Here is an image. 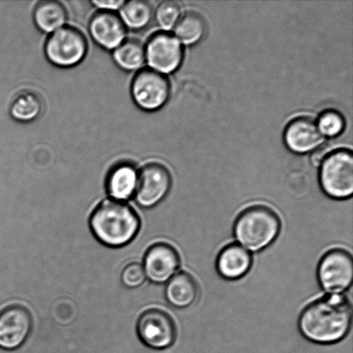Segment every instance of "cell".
Segmentation results:
<instances>
[{
  "mask_svg": "<svg viewBox=\"0 0 353 353\" xmlns=\"http://www.w3.org/2000/svg\"><path fill=\"white\" fill-rule=\"evenodd\" d=\"M328 152H330V148L327 145L318 147L317 150L314 152L312 157H311V161L314 165L319 167L323 164L325 159L327 157Z\"/></svg>",
  "mask_w": 353,
  "mask_h": 353,
  "instance_id": "cell-27",
  "label": "cell"
},
{
  "mask_svg": "<svg viewBox=\"0 0 353 353\" xmlns=\"http://www.w3.org/2000/svg\"><path fill=\"white\" fill-rule=\"evenodd\" d=\"M153 16V7L150 2L144 0H131L124 3L121 8L120 17L124 26L134 30L148 26Z\"/></svg>",
  "mask_w": 353,
  "mask_h": 353,
  "instance_id": "cell-21",
  "label": "cell"
},
{
  "mask_svg": "<svg viewBox=\"0 0 353 353\" xmlns=\"http://www.w3.org/2000/svg\"><path fill=\"white\" fill-rule=\"evenodd\" d=\"M320 183L331 199L345 200L353 193V155L351 151L337 150L327 155L321 164Z\"/></svg>",
  "mask_w": 353,
  "mask_h": 353,
  "instance_id": "cell-4",
  "label": "cell"
},
{
  "mask_svg": "<svg viewBox=\"0 0 353 353\" xmlns=\"http://www.w3.org/2000/svg\"><path fill=\"white\" fill-rule=\"evenodd\" d=\"M352 306L343 295H331L311 303L301 313L300 333L319 345L338 343L351 330Z\"/></svg>",
  "mask_w": 353,
  "mask_h": 353,
  "instance_id": "cell-1",
  "label": "cell"
},
{
  "mask_svg": "<svg viewBox=\"0 0 353 353\" xmlns=\"http://www.w3.org/2000/svg\"><path fill=\"white\" fill-rule=\"evenodd\" d=\"M131 94L141 109L154 112L168 102L170 84L167 77L153 69L141 70L131 85Z\"/></svg>",
  "mask_w": 353,
  "mask_h": 353,
  "instance_id": "cell-8",
  "label": "cell"
},
{
  "mask_svg": "<svg viewBox=\"0 0 353 353\" xmlns=\"http://www.w3.org/2000/svg\"><path fill=\"white\" fill-rule=\"evenodd\" d=\"M321 288L332 295H341L351 288L353 259L344 249H332L321 259L317 268Z\"/></svg>",
  "mask_w": 353,
  "mask_h": 353,
  "instance_id": "cell-6",
  "label": "cell"
},
{
  "mask_svg": "<svg viewBox=\"0 0 353 353\" xmlns=\"http://www.w3.org/2000/svg\"><path fill=\"white\" fill-rule=\"evenodd\" d=\"M90 228L100 243L117 248L130 244L139 233L141 219L125 202L103 200L92 211Z\"/></svg>",
  "mask_w": 353,
  "mask_h": 353,
  "instance_id": "cell-2",
  "label": "cell"
},
{
  "mask_svg": "<svg viewBox=\"0 0 353 353\" xmlns=\"http://www.w3.org/2000/svg\"><path fill=\"white\" fill-rule=\"evenodd\" d=\"M137 331L141 343L154 350L171 347L176 341L174 321L160 309L144 311L137 321Z\"/></svg>",
  "mask_w": 353,
  "mask_h": 353,
  "instance_id": "cell-7",
  "label": "cell"
},
{
  "mask_svg": "<svg viewBox=\"0 0 353 353\" xmlns=\"http://www.w3.org/2000/svg\"><path fill=\"white\" fill-rule=\"evenodd\" d=\"M113 59L123 70H138L146 61L144 45L137 39L124 40L114 50Z\"/></svg>",
  "mask_w": 353,
  "mask_h": 353,
  "instance_id": "cell-19",
  "label": "cell"
},
{
  "mask_svg": "<svg viewBox=\"0 0 353 353\" xmlns=\"http://www.w3.org/2000/svg\"><path fill=\"white\" fill-rule=\"evenodd\" d=\"M172 176L168 169L160 163L145 165L138 174L134 201L144 209L158 205L168 195Z\"/></svg>",
  "mask_w": 353,
  "mask_h": 353,
  "instance_id": "cell-9",
  "label": "cell"
},
{
  "mask_svg": "<svg viewBox=\"0 0 353 353\" xmlns=\"http://www.w3.org/2000/svg\"><path fill=\"white\" fill-rule=\"evenodd\" d=\"M199 289L195 279L189 273L182 272L169 280L165 287V299L176 309H187L196 303Z\"/></svg>",
  "mask_w": 353,
  "mask_h": 353,
  "instance_id": "cell-17",
  "label": "cell"
},
{
  "mask_svg": "<svg viewBox=\"0 0 353 353\" xmlns=\"http://www.w3.org/2000/svg\"><path fill=\"white\" fill-rule=\"evenodd\" d=\"M138 174L134 165L123 163L112 169L106 179V190L112 199L125 202L136 193Z\"/></svg>",
  "mask_w": 353,
  "mask_h": 353,
  "instance_id": "cell-16",
  "label": "cell"
},
{
  "mask_svg": "<svg viewBox=\"0 0 353 353\" xmlns=\"http://www.w3.org/2000/svg\"><path fill=\"white\" fill-rule=\"evenodd\" d=\"M321 134L327 137L339 136L345 128L344 117L336 110H326L319 117L317 124Z\"/></svg>",
  "mask_w": 353,
  "mask_h": 353,
  "instance_id": "cell-23",
  "label": "cell"
},
{
  "mask_svg": "<svg viewBox=\"0 0 353 353\" xmlns=\"http://www.w3.org/2000/svg\"><path fill=\"white\" fill-rule=\"evenodd\" d=\"M146 279L143 265L137 262L130 263L126 265L121 275L123 285L130 289L143 285Z\"/></svg>",
  "mask_w": 353,
  "mask_h": 353,
  "instance_id": "cell-25",
  "label": "cell"
},
{
  "mask_svg": "<svg viewBox=\"0 0 353 353\" xmlns=\"http://www.w3.org/2000/svg\"><path fill=\"white\" fill-rule=\"evenodd\" d=\"M10 112L13 119L19 122H31L43 112V100L36 92H21L13 99Z\"/></svg>",
  "mask_w": 353,
  "mask_h": 353,
  "instance_id": "cell-20",
  "label": "cell"
},
{
  "mask_svg": "<svg viewBox=\"0 0 353 353\" xmlns=\"http://www.w3.org/2000/svg\"><path fill=\"white\" fill-rule=\"evenodd\" d=\"M125 1H123V0H112V1L94 0V1H92V5L95 6L97 8L105 10V12H113V10L121 9Z\"/></svg>",
  "mask_w": 353,
  "mask_h": 353,
  "instance_id": "cell-26",
  "label": "cell"
},
{
  "mask_svg": "<svg viewBox=\"0 0 353 353\" xmlns=\"http://www.w3.org/2000/svg\"><path fill=\"white\" fill-rule=\"evenodd\" d=\"M145 53L148 64L161 74L174 72L183 60V50L179 41L165 32L153 34L148 41Z\"/></svg>",
  "mask_w": 353,
  "mask_h": 353,
  "instance_id": "cell-11",
  "label": "cell"
},
{
  "mask_svg": "<svg viewBox=\"0 0 353 353\" xmlns=\"http://www.w3.org/2000/svg\"><path fill=\"white\" fill-rule=\"evenodd\" d=\"M88 48V41L81 30L64 26L48 37L45 44V54L52 64L71 68L84 60Z\"/></svg>",
  "mask_w": 353,
  "mask_h": 353,
  "instance_id": "cell-5",
  "label": "cell"
},
{
  "mask_svg": "<svg viewBox=\"0 0 353 353\" xmlns=\"http://www.w3.org/2000/svg\"><path fill=\"white\" fill-rule=\"evenodd\" d=\"M281 230V221L270 208L256 205L239 214L234 225V238L241 247L259 252L271 245Z\"/></svg>",
  "mask_w": 353,
  "mask_h": 353,
  "instance_id": "cell-3",
  "label": "cell"
},
{
  "mask_svg": "<svg viewBox=\"0 0 353 353\" xmlns=\"http://www.w3.org/2000/svg\"><path fill=\"white\" fill-rule=\"evenodd\" d=\"M90 34L105 50H114L125 39L126 27L120 16L113 12L100 10L89 23Z\"/></svg>",
  "mask_w": 353,
  "mask_h": 353,
  "instance_id": "cell-13",
  "label": "cell"
},
{
  "mask_svg": "<svg viewBox=\"0 0 353 353\" xmlns=\"http://www.w3.org/2000/svg\"><path fill=\"white\" fill-rule=\"evenodd\" d=\"M33 327V318L27 307L12 304L0 312V347L13 351L22 347Z\"/></svg>",
  "mask_w": 353,
  "mask_h": 353,
  "instance_id": "cell-10",
  "label": "cell"
},
{
  "mask_svg": "<svg viewBox=\"0 0 353 353\" xmlns=\"http://www.w3.org/2000/svg\"><path fill=\"white\" fill-rule=\"evenodd\" d=\"M143 266L150 281L162 285L168 282L178 272L180 266L179 252L170 244L159 242L148 249Z\"/></svg>",
  "mask_w": 353,
  "mask_h": 353,
  "instance_id": "cell-12",
  "label": "cell"
},
{
  "mask_svg": "<svg viewBox=\"0 0 353 353\" xmlns=\"http://www.w3.org/2000/svg\"><path fill=\"white\" fill-rule=\"evenodd\" d=\"M287 147L297 154L312 151L323 143V134L313 119L299 117L287 126L285 133Z\"/></svg>",
  "mask_w": 353,
  "mask_h": 353,
  "instance_id": "cell-14",
  "label": "cell"
},
{
  "mask_svg": "<svg viewBox=\"0 0 353 353\" xmlns=\"http://www.w3.org/2000/svg\"><path fill=\"white\" fill-rule=\"evenodd\" d=\"M179 17L180 6L174 1L162 2L155 12V19H157L159 26L165 30L175 26Z\"/></svg>",
  "mask_w": 353,
  "mask_h": 353,
  "instance_id": "cell-24",
  "label": "cell"
},
{
  "mask_svg": "<svg viewBox=\"0 0 353 353\" xmlns=\"http://www.w3.org/2000/svg\"><path fill=\"white\" fill-rule=\"evenodd\" d=\"M205 31L206 23L203 17L194 12L183 14L174 26L176 37L186 45L199 43Z\"/></svg>",
  "mask_w": 353,
  "mask_h": 353,
  "instance_id": "cell-22",
  "label": "cell"
},
{
  "mask_svg": "<svg viewBox=\"0 0 353 353\" xmlns=\"http://www.w3.org/2000/svg\"><path fill=\"white\" fill-rule=\"evenodd\" d=\"M252 265V256L241 245L233 243L221 249L217 256L218 274L226 280H238L247 275Z\"/></svg>",
  "mask_w": 353,
  "mask_h": 353,
  "instance_id": "cell-15",
  "label": "cell"
},
{
  "mask_svg": "<svg viewBox=\"0 0 353 353\" xmlns=\"http://www.w3.org/2000/svg\"><path fill=\"white\" fill-rule=\"evenodd\" d=\"M68 12L61 2L45 0L37 3L34 10V21L37 27L45 33H54L64 27Z\"/></svg>",
  "mask_w": 353,
  "mask_h": 353,
  "instance_id": "cell-18",
  "label": "cell"
}]
</instances>
